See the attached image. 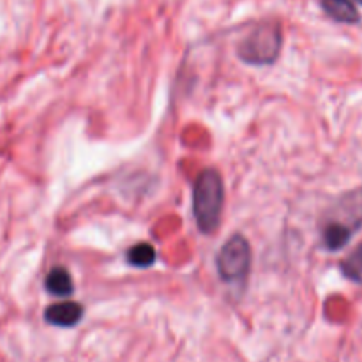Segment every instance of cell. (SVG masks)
Masks as SVG:
<instances>
[{"label": "cell", "instance_id": "6da1fadb", "mask_svg": "<svg viewBox=\"0 0 362 362\" xmlns=\"http://www.w3.org/2000/svg\"><path fill=\"white\" fill-rule=\"evenodd\" d=\"M362 228V187L339 194L327 209L322 225V243L327 251H341Z\"/></svg>", "mask_w": 362, "mask_h": 362}, {"label": "cell", "instance_id": "7a4b0ae2", "mask_svg": "<svg viewBox=\"0 0 362 362\" xmlns=\"http://www.w3.org/2000/svg\"><path fill=\"white\" fill-rule=\"evenodd\" d=\"M225 205V184L218 170L205 168L193 182V216L204 235L218 232Z\"/></svg>", "mask_w": 362, "mask_h": 362}, {"label": "cell", "instance_id": "3957f363", "mask_svg": "<svg viewBox=\"0 0 362 362\" xmlns=\"http://www.w3.org/2000/svg\"><path fill=\"white\" fill-rule=\"evenodd\" d=\"M283 27L276 20L253 25L237 45V57L247 66H271L281 55Z\"/></svg>", "mask_w": 362, "mask_h": 362}, {"label": "cell", "instance_id": "277c9868", "mask_svg": "<svg viewBox=\"0 0 362 362\" xmlns=\"http://www.w3.org/2000/svg\"><path fill=\"white\" fill-rule=\"evenodd\" d=\"M251 244L240 233L230 237L218 251L216 257V269L223 283L228 285H239L247 279L251 272Z\"/></svg>", "mask_w": 362, "mask_h": 362}, {"label": "cell", "instance_id": "5b68a950", "mask_svg": "<svg viewBox=\"0 0 362 362\" xmlns=\"http://www.w3.org/2000/svg\"><path fill=\"white\" fill-rule=\"evenodd\" d=\"M85 310L80 303H74V300H64V303L52 304V306L46 308L45 311V320L48 322L53 327H76L80 324V320L83 318Z\"/></svg>", "mask_w": 362, "mask_h": 362}, {"label": "cell", "instance_id": "8992f818", "mask_svg": "<svg viewBox=\"0 0 362 362\" xmlns=\"http://www.w3.org/2000/svg\"><path fill=\"white\" fill-rule=\"evenodd\" d=\"M324 13L331 20L345 25H357L361 21V13L354 0H320Z\"/></svg>", "mask_w": 362, "mask_h": 362}, {"label": "cell", "instance_id": "52a82bcc", "mask_svg": "<svg viewBox=\"0 0 362 362\" xmlns=\"http://www.w3.org/2000/svg\"><path fill=\"white\" fill-rule=\"evenodd\" d=\"M45 288L46 292L52 293L53 297H62L67 299L74 293V285L73 278H71L69 271L64 267H53L48 272L45 279Z\"/></svg>", "mask_w": 362, "mask_h": 362}, {"label": "cell", "instance_id": "ba28073f", "mask_svg": "<svg viewBox=\"0 0 362 362\" xmlns=\"http://www.w3.org/2000/svg\"><path fill=\"white\" fill-rule=\"evenodd\" d=\"M156 258H158V255H156L154 246L148 243H138L126 251L127 264L136 269L151 267L156 262Z\"/></svg>", "mask_w": 362, "mask_h": 362}, {"label": "cell", "instance_id": "9c48e42d", "mask_svg": "<svg viewBox=\"0 0 362 362\" xmlns=\"http://www.w3.org/2000/svg\"><path fill=\"white\" fill-rule=\"evenodd\" d=\"M341 274L356 285H362V243L357 244L352 253L346 255L339 264Z\"/></svg>", "mask_w": 362, "mask_h": 362}, {"label": "cell", "instance_id": "30bf717a", "mask_svg": "<svg viewBox=\"0 0 362 362\" xmlns=\"http://www.w3.org/2000/svg\"><path fill=\"white\" fill-rule=\"evenodd\" d=\"M356 2H359V4H361V6H362V0H356Z\"/></svg>", "mask_w": 362, "mask_h": 362}]
</instances>
